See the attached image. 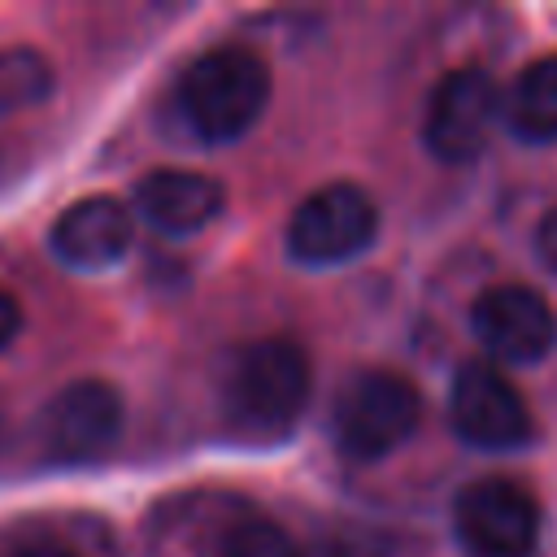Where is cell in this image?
Wrapping results in <instances>:
<instances>
[{
  "label": "cell",
  "mask_w": 557,
  "mask_h": 557,
  "mask_svg": "<svg viewBox=\"0 0 557 557\" xmlns=\"http://www.w3.org/2000/svg\"><path fill=\"white\" fill-rule=\"evenodd\" d=\"M265 104H270V70L248 48H213L196 57L174 87V109L200 144L244 139L265 113Z\"/></svg>",
  "instance_id": "obj_1"
},
{
  "label": "cell",
  "mask_w": 557,
  "mask_h": 557,
  "mask_svg": "<svg viewBox=\"0 0 557 557\" xmlns=\"http://www.w3.org/2000/svg\"><path fill=\"white\" fill-rule=\"evenodd\" d=\"M422 426V396L405 374L361 370L352 374L331 405L335 448L352 461H383Z\"/></svg>",
  "instance_id": "obj_2"
},
{
  "label": "cell",
  "mask_w": 557,
  "mask_h": 557,
  "mask_svg": "<svg viewBox=\"0 0 557 557\" xmlns=\"http://www.w3.org/2000/svg\"><path fill=\"white\" fill-rule=\"evenodd\" d=\"M309 400V357L292 339H257L239 348L226 374V413L248 435L287 431Z\"/></svg>",
  "instance_id": "obj_3"
},
{
  "label": "cell",
  "mask_w": 557,
  "mask_h": 557,
  "mask_svg": "<svg viewBox=\"0 0 557 557\" xmlns=\"http://www.w3.org/2000/svg\"><path fill=\"white\" fill-rule=\"evenodd\" d=\"M379 235V205L357 183L309 191L287 222V252L305 265H339L361 257Z\"/></svg>",
  "instance_id": "obj_4"
},
{
  "label": "cell",
  "mask_w": 557,
  "mask_h": 557,
  "mask_svg": "<svg viewBox=\"0 0 557 557\" xmlns=\"http://www.w3.org/2000/svg\"><path fill=\"white\" fill-rule=\"evenodd\" d=\"M453 531L470 557H531L540 505L513 479H474L453 505Z\"/></svg>",
  "instance_id": "obj_5"
},
{
  "label": "cell",
  "mask_w": 557,
  "mask_h": 557,
  "mask_svg": "<svg viewBox=\"0 0 557 557\" xmlns=\"http://www.w3.org/2000/svg\"><path fill=\"white\" fill-rule=\"evenodd\" d=\"M448 422L453 431L483 453H505L531 440V413L518 387L492 370L487 361H466L448 387Z\"/></svg>",
  "instance_id": "obj_6"
},
{
  "label": "cell",
  "mask_w": 557,
  "mask_h": 557,
  "mask_svg": "<svg viewBox=\"0 0 557 557\" xmlns=\"http://www.w3.org/2000/svg\"><path fill=\"white\" fill-rule=\"evenodd\" d=\"M500 104L505 100L487 70H479V65L453 70L426 104V122H422L426 148L440 161H474L492 139Z\"/></svg>",
  "instance_id": "obj_7"
},
{
  "label": "cell",
  "mask_w": 557,
  "mask_h": 557,
  "mask_svg": "<svg viewBox=\"0 0 557 557\" xmlns=\"http://www.w3.org/2000/svg\"><path fill=\"white\" fill-rule=\"evenodd\" d=\"M122 396L104 379L65 383L39 413V440L57 461H96L122 435Z\"/></svg>",
  "instance_id": "obj_8"
},
{
  "label": "cell",
  "mask_w": 557,
  "mask_h": 557,
  "mask_svg": "<svg viewBox=\"0 0 557 557\" xmlns=\"http://www.w3.org/2000/svg\"><path fill=\"white\" fill-rule=\"evenodd\" d=\"M470 326H474L479 344L509 366H531V361L548 357V348L557 339V318H553L548 300L527 283L487 287L470 309Z\"/></svg>",
  "instance_id": "obj_9"
},
{
  "label": "cell",
  "mask_w": 557,
  "mask_h": 557,
  "mask_svg": "<svg viewBox=\"0 0 557 557\" xmlns=\"http://www.w3.org/2000/svg\"><path fill=\"white\" fill-rule=\"evenodd\" d=\"M135 239V222L131 209L113 196H83L70 209H61V218L48 231V248L61 265L78 270V274H100L113 270Z\"/></svg>",
  "instance_id": "obj_10"
},
{
  "label": "cell",
  "mask_w": 557,
  "mask_h": 557,
  "mask_svg": "<svg viewBox=\"0 0 557 557\" xmlns=\"http://www.w3.org/2000/svg\"><path fill=\"white\" fill-rule=\"evenodd\" d=\"M222 183L200 170H152L135 187V213L161 235H196L222 213Z\"/></svg>",
  "instance_id": "obj_11"
},
{
  "label": "cell",
  "mask_w": 557,
  "mask_h": 557,
  "mask_svg": "<svg viewBox=\"0 0 557 557\" xmlns=\"http://www.w3.org/2000/svg\"><path fill=\"white\" fill-rule=\"evenodd\" d=\"M500 117L522 144H557V57H540L518 74Z\"/></svg>",
  "instance_id": "obj_12"
},
{
  "label": "cell",
  "mask_w": 557,
  "mask_h": 557,
  "mask_svg": "<svg viewBox=\"0 0 557 557\" xmlns=\"http://www.w3.org/2000/svg\"><path fill=\"white\" fill-rule=\"evenodd\" d=\"M52 87H57V74L44 52H35L26 44L0 48V122L44 104L52 96Z\"/></svg>",
  "instance_id": "obj_13"
},
{
  "label": "cell",
  "mask_w": 557,
  "mask_h": 557,
  "mask_svg": "<svg viewBox=\"0 0 557 557\" xmlns=\"http://www.w3.org/2000/svg\"><path fill=\"white\" fill-rule=\"evenodd\" d=\"M205 557H309V553L278 522H270V518H239V522H226L209 540Z\"/></svg>",
  "instance_id": "obj_14"
},
{
  "label": "cell",
  "mask_w": 557,
  "mask_h": 557,
  "mask_svg": "<svg viewBox=\"0 0 557 557\" xmlns=\"http://www.w3.org/2000/svg\"><path fill=\"white\" fill-rule=\"evenodd\" d=\"M535 252H540V261H544L548 270H557V209L544 213V222H540V231H535Z\"/></svg>",
  "instance_id": "obj_15"
},
{
  "label": "cell",
  "mask_w": 557,
  "mask_h": 557,
  "mask_svg": "<svg viewBox=\"0 0 557 557\" xmlns=\"http://www.w3.org/2000/svg\"><path fill=\"white\" fill-rule=\"evenodd\" d=\"M17 331H22V309H17V300L0 287V348H9V344L17 339Z\"/></svg>",
  "instance_id": "obj_16"
},
{
  "label": "cell",
  "mask_w": 557,
  "mask_h": 557,
  "mask_svg": "<svg viewBox=\"0 0 557 557\" xmlns=\"http://www.w3.org/2000/svg\"><path fill=\"white\" fill-rule=\"evenodd\" d=\"M17 557H78L70 548H57V544H35V548H22Z\"/></svg>",
  "instance_id": "obj_17"
}]
</instances>
